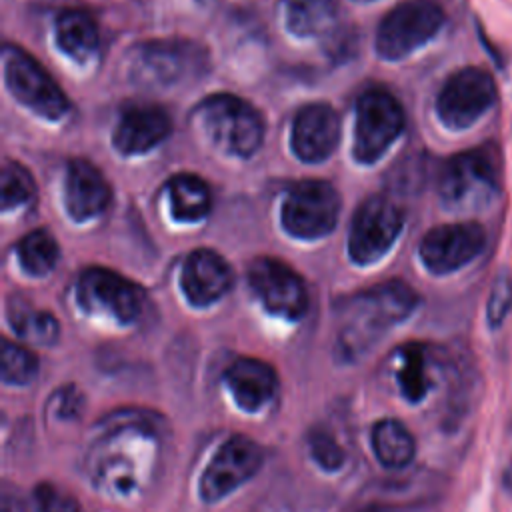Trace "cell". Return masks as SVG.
I'll list each match as a JSON object with an SVG mask.
<instances>
[{
    "mask_svg": "<svg viewBox=\"0 0 512 512\" xmlns=\"http://www.w3.org/2000/svg\"><path fill=\"white\" fill-rule=\"evenodd\" d=\"M284 24L298 38L326 34L338 16L336 0H282Z\"/></svg>",
    "mask_w": 512,
    "mask_h": 512,
    "instance_id": "cell-22",
    "label": "cell"
},
{
    "mask_svg": "<svg viewBox=\"0 0 512 512\" xmlns=\"http://www.w3.org/2000/svg\"><path fill=\"white\" fill-rule=\"evenodd\" d=\"M370 440L374 456L386 468H404L412 462L416 454V442L410 430L394 418H384L376 422Z\"/></svg>",
    "mask_w": 512,
    "mask_h": 512,
    "instance_id": "cell-23",
    "label": "cell"
},
{
    "mask_svg": "<svg viewBox=\"0 0 512 512\" xmlns=\"http://www.w3.org/2000/svg\"><path fill=\"white\" fill-rule=\"evenodd\" d=\"M486 246V230L478 222H452L432 228L420 242L418 254L428 272L452 274L472 262Z\"/></svg>",
    "mask_w": 512,
    "mask_h": 512,
    "instance_id": "cell-15",
    "label": "cell"
},
{
    "mask_svg": "<svg viewBox=\"0 0 512 512\" xmlns=\"http://www.w3.org/2000/svg\"><path fill=\"white\" fill-rule=\"evenodd\" d=\"M172 216L178 222H198L210 212V188L194 174H178L168 182Z\"/></svg>",
    "mask_w": 512,
    "mask_h": 512,
    "instance_id": "cell-25",
    "label": "cell"
},
{
    "mask_svg": "<svg viewBox=\"0 0 512 512\" xmlns=\"http://www.w3.org/2000/svg\"><path fill=\"white\" fill-rule=\"evenodd\" d=\"M418 302V294L402 280H390L352 296L340 308L338 350L348 358L366 352L386 330L406 320Z\"/></svg>",
    "mask_w": 512,
    "mask_h": 512,
    "instance_id": "cell-2",
    "label": "cell"
},
{
    "mask_svg": "<svg viewBox=\"0 0 512 512\" xmlns=\"http://www.w3.org/2000/svg\"><path fill=\"white\" fill-rule=\"evenodd\" d=\"M54 36L58 48L76 62H86L94 58L100 46L98 26L94 18L80 8L60 12V16L56 18Z\"/></svg>",
    "mask_w": 512,
    "mask_h": 512,
    "instance_id": "cell-21",
    "label": "cell"
},
{
    "mask_svg": "<svg viewBox=\"0 0 512 512\" xmlns=\"http://www.w3.org/2000/svg\"><path fill=\"white\" fill-rule=\"evenodd\" d=\"M396 380L400 386L402 396L408 402H420L430 386V356L426 346L410 342L396 350Z\"/></svg>",
    "mask_w": 512,
    "mask_h": 512,
    "instance_id": "cell-24",
    "label": "cell"
},
{
    "mask_svg": "<svg viewBox=\"0 0 512 512\" xmlns=\"http://www.w3.org/2000/svg\"><path fill=\"white\" fill-rule=\"evenodd\" d=\"M38 374V358L24 346L4 340L2 342V366L0 378L4 384L26 386Z\"/></svg>",
    "mask_w": 512,
    "mask_h": 512,
    "instance_id": "cell-29",
    "label": "cell"
},
{
    "mask_svg": "<svg viewBox=\"0 0 512 512\" xmlns=\"http://www.w3.org/2000/svg\"><path fill=\"white\" fill-rule=\"evenodd\" d=\"M112 198V190L104 174L88 160L74 158L66 168L64 206L72 220L86 222L100 216Z\"/></svg>",
    "mask_w": 512,
    "mask_h": 512,
    "instance_id": "cell-18",
    "label": "cell"
},
{
    "mask_svg": "<svg viewBox=\"0 0 512 512\" xmlns=\"http://www.w3.org/2000/svg\"><path fill=\"white\" fill-rule=\"evenodd\" d=\"M512 306V280L508 272L498 274V278L492 284L488 304H486V318L490 328H498Z\"/></svg>",
    "mask_w": 512,
    "mask_h": 512,
    "instance_id": "cell-31",
    "label": "cell"
},
{
    "mask_svg": "<svg viewBox=\"0 0 512 512\" xmlns=\"http://www.w3.org/2000/svg\"><path fill=\"white\" fill-rule=\"evenodd\" d=\"M82 394L74 386L60 388L52 396V408L58 418H76L82 412Z\"/></svg>",
    "mask_w": 512,
    "mask_h": 512,
    "instance_id": "cell-33",
    "label": "cell"
},
{
    "mask_svg": "<svg viewBox=\"0 0 512 512\" xmlns=\"http://www.w3.org/2000/svg\"><path fill=\"white\" fill-rule=\"evenodd\" d=\"M340 214V196L324 180L294 184L282 202V226L300 240H316L332 232Z\"/></svg>",
    "mask_w": 512,
    "mask_h": 512,
    "instance_id": "cell-11",
    "label": "cell"
},
{
    "mask_svg": "<svg viewBox=\"0 0 512 512\" xmlns=\"http://www.w3.org/2000/svg\"><path fill=\"white\" fill-rule=\"evenodd\" d=\"M206 66V50L190 40H148L126 54L128 78L144 88H170L194 80Z\"/></svg>",
    "mask_w": 512,
    "mask_h": 512,
    "instance_id": "cell-4",
    "label": "cell"
},
{
    "mask_svg": "<svg viewBox=\"0 0 512 512\" xmlns=\"http://www.w3.org/2000/svg\"><path fill=\"white\" fill-rule=\"evenodd\" d=\"M34 194H36V186L30 172L22 164L14 160H6L2 168V194H0L2 212H10L32 202Z\"/></svg>",
    "mask_w": 512,
    "mask_h": 512,
    "instance_id": "cell-28",
    "label": "cell"
},
{
    "mask_svg": "<svg viewBox=\"0 0 512 512\" xmlns=\"http://www.w3.org/2000/svg\"><path fill=\"white\" fill-rule=\"evenodd\" d=\"M194 116L208 140L228 156L250 158L262 146V116L232 94H214L202 100Z\"/></svg>",
    "mask_w": 512,
    "mask_h": 512,
    "instance_id": "cell-5",
    "label": "cell"
},
{
    "mask_svg": "<svg viewBox=\"0 0 512 512\" xmlns=\"http://www.w3.org/2000/svg\"><path fill=\"white\" fill-rule=\"evenodd\" d=\"M436 0H408L390 10L376 32V52L384 60H402L428 44L444 26Z\"/></svg>",
    "mask_w": 512,
    "mask_h": 512,
    "instance_id": "cell-6",
    "label": "cell"
},
{
    "mask_svg": "<svg viewBox=\"0 0 512 512\" xmlns=\"http://www.w3.org/2000/svg\"><path fill=\"white\" fill-rule=\"evenodd\" d=\"M404 130L400 102L382 88L366 90L356 104L354 158L360 164H374L396 142Z\"/></svg>",
    "mask_w": 512,
    "mask_h": 512,
    "instance_id": "cell-9",
    "label": "cell"
},
{
    "mask_svg": "<svg viewBox=\"0 0 512 512\" xmlns=\"http://www.w3.org/2000/svg\"><path fill=\"white\" fill-rule=\"evenodd\" d=\"M308 444H310V454L320 468L334 472L344 464V450L328 432H312L308 438Z\"/></svg>",
    "mask_w": 512,
    "mask_h": 512,
    "instance_id": "cell-32",
    "label": "cell"
},
{
    "mask_svg": "<svg viewBox=\"0 0 512 512\" xmlns=\"http://www.w3.org/2000/svg\"><path fill=\"white\" fill-rule=\"evenodd\" d=\"M234 284V272L230 264L210 248L194 250L180 274V286L186 300L196 306L204 308L220 300Z\"/></svg>",
    "mask_w": 512,
    "mask_h": 512,
    "instance_id": "cell-17",
    "label": "cell"
},
{
    "mask_svg": "<svg viewBox=\"0 0 512 512\" xmlns=\"http://www.w3.org/2000/svg\"><path fill=\"white\" fill-rule=\"evenodd\" d=\"M76 302L90 316L128 326L136 322L144 310V292L124 276L94 266L78 276Z\"/></svg>",
    "mask_w": 512,
    "mask_h": 512,
    "instance_id": "cell-8",
    "label": "cell"
},
{
    "mask_svg": "<svg viewBox=\"0 0 512 512\" xmlns=\"http://www.w3.org/2000/svg\"><path fill=\"white\" fill-rule=\"evenodd\" d=\"M500 182V150L496 144H482L448 158L438 176V196L446 210L470 214L494 202Z\"/></svg>",
    "mask_w": 512,
    "mask_h": 512,
    "instance_id": "cell-3",
    "label": "cell"
},
{
    "mask_svg": "<svg viewBox=\"0 0 512 512\" xmlns=\"http://www.w3.org/2000/svg\"><path fill=\"white\" fill-rule=\"evenodd\" d=\"M402 226L404 212L394 200L386 196H372L364 200L350 226V258L360 266L378 262L392 248Z\"/></svg>",
    "mask_w": 512,
    "mask_h": 512,
    "instance_id": "cell-12",
    "label": "cell"
},
{
    "mask_svg": "<svg viewBox=\"0 0 512 512\" xmlns=\"http://www.w3.org/2000/svg\"><path fill=\"white\" fill-rule=\"evenodd\" d=\"M172 120L164 108L158 106H130L122 112L120 122L112 134L114 148L124 156L146 154L168 138Z\"/></svg>",
    "mask_w": 512,
    "mask_h": 512,
    "instance_id": "cell-19",
    "label": "cell"
},
{
    "mask_svg": "<svg viewBox=\"0 0 512 512\" xmlns=\"http://www.w3.org/2000/svg\"><path fill=\"white\" fill-rule=\"evenodd\" d=\"M358 512H390V510H388V508H384V506L370 504V506H366V508H362V510H358Z\"/></svg>",
    "mask_w": 512,
    "mask_h": 512,
    "instance_id": "cell-34",
    "label": "cell"
},
{
    "mask_svg": "<svg viewBox=\"0 0 512 512\" xmlns=\"http://www.w3.org/2000/svg\"><path fill=\"white\" fill-rule=\"evenodd\" d=\"M8 322L12 330L30 342L48 346L58 340L60 326L50 312L36 310L20 298H12L8 304Z\"/></svg>",
    "mask_w": 512,
    "mask_h": 512,
    "instance_id": "cell-26",
    "label": "cell"
},
{
    "mask_svg": "<svg viewBox=\"0 0 512 512\" xmlns=\"http://www.w3.org/2000/svg\"><path fill=\"white\" fill-rule=\"evenodd\" d=\"M264 452L248 436H230L202 472L198 492L204 502H218L248 482L262 466Z\"/></svg>",
    "mask_w": 512,
    "mask_h": 512,
    "instance_id": "cell-13",
    "label": "cell"
},
{
    "mask_svg": "<svg viewBox=\"0 0 512 512\" xmlns=\"http://www.w3.org/2000/svg\"><path fill=\"white\" fill-rule=\"evenodd\" d=\"M20 268L30 276H46L54 270L60 250L58 242L48 230H34L26 234L14 248Z\"/></svg>",
    "mask_w": 512,
    "mask_h": 512,
    "instance_id": "cell-27",
    "label": "cell"
},
{
    "mask_svg": "<svg viewBox=\"0 0 512 512\" xmlns=\"http://www.w3.org/2000/svg\"><path fill=\"white\" fill-rule=\"evenodd\" d=\"M496 82L478 66L456 70L436 96L438 120L454 132L474 126L496 102Z\"/></svg>",
    "mask_w": 512,
    "mask_h": 512,
    "instance_id": "cell-10",
    "label": "cell"
},
{
    "mask_svg": "<svg viewBox=\"0 0 512 512\" xmlns=\"http://www.w3.org/2000/svg\"><path fill=\"white\" fill-rule=\"evenodd\" d=\"M4 82L8 92L30 112L44 120H60L68 114L70 102L52 76L22 48L6 44L2 52Z\"/></svg>",
    "mask_w": 512,
    "mask_h": 512,
    "instance_id": "cell-7",
    "label": "cell"
},
{
    "mask_svg": "<svg viewBox=\"0 0 512 512\" xmlns=\"http://www.w3.org/2000/svg\"><path fill=\"white\" fill-rule=\"evenodd\" d=\"M356 2H374V0H356Z\"/></svg>",
    "mask_w": 512,
    "mask_h": 512,
    "instance_id": "cell-35",
    "label": "cell"
},
{
    "mask_svg": "<svg viewBox=\"0 0 512 512\" xmlns=\"http://www.w3.org/2000/svg\"><path fill=\"white\" fill-rule=\"evenodd\" d=\"M160 446V428L144 412L124 410L104 420L88 454L92 484L110 496H128L152 472Z\"/></svg>",
    "mask_w": 512,
    "mask_h": 512,
    "instance_id": "cell-1",
    "label": "cell"
},
{
    "mask_svg": "<svg viewBox=\"0 0 512 512\" xmlns=\"http://www.w3.org/2000/svg\"><path fill=\"white\" fill-rule=\"evenodd\" d=\"M248 282L260 304L278 318L300 320L308 308L302 278L276 258H256L248 268Z\"/></svg>",
    "mask_w": 512,
    "mask_h": 512,
    "instance_id": "cell-14",
    "label": "cell"
},
{
    "mask_svg": "<svg viewBox=\"0 0 512 512\" xmlns=\"http://www.w3.org/2000/svg\"><path fill=\"white\" fill-rule=\"evenodd\" d=\"M338 136L340 122L334 108L324 102H314L296 114L290 132V146L300 160L322 162L334 152Z\"/></svg>",
    "mask_w": 512,
    "mask_h": 512,
    "instance_id": "cell-16",
    "label": "cell"
},
{
    "mask_svg": "<svg viewBox=\"0 0 512 512\" xmlns=\"http://www.w3.org/2000/svg\"><path fill=\"white\" fill-rule=\"evenodd\" d=\"M224 382L236 402L244 412H258L272 402L278 390L276 370L258 358H238L226 372Z\"/></svg>",
    "mask_w": 512,
    "mask_h": 512,
    "instance_id": "cell-20",
    "label": "cell"
},
{
    "mask_svg": "<svg viewBox=\"0 0 512 512\" xmlns=\"http://www.w3.org/2000/svg\"><path fill=\"white\" fill-rule=\"evenodd\" d=\"M22 512H80V508L78 502L62 488L50 482H40L24 500Z\"/></svg>",
    "mask_w": 512,
    "mask_h": 512,
    "instance_id": "cell-30",
    "label": "cell"
}]
</instances>
